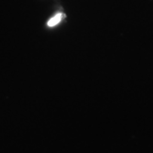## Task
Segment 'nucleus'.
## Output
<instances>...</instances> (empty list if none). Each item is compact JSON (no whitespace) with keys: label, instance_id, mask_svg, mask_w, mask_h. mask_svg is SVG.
I'll return each instance as SVG.
<instances>
[{"label":"nucleus","instance_id":"nucleus-1","mask_svg":"<svg viewBox=\"0 0 153 153\" xmlns=\"http://www.w3.org/2000/svg\"><path fill=\"white\" fill-rule=\"evenodd\" d=\"M66 19V14L63 12H57L52 17H50L46 22V27L47 28H55L58 27L61 22Z\"/></svg>","mask_w":153,"mask_h":153}]
</instances>
